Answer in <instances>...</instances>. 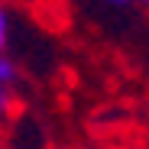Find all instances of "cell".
<instances>
[{
    "mask_svg": "<svg viewBox=\"0 0 149 149\" xmlns=\"http://www.w3.org/2000/svg\"><path fill=\"white\" fill-rule=\"evenodd\" d=\"M16 81H19V65L3 52L0 55V84H13L16 88Z\"/></svg>",
    "mask_w": 149,
    "mask_h": 149,
    "instance_id": "cell-1",
    "label": "cell"
},
{
    "mask_svg": "<svg viewBox=\"0 0 149 149\" xmlns=\"http://www.w3.org/2000/svg\"><path fill=\"white\" fill-rule=\"evenodd\" d=\"M16 110V88L13 84H0V120L10 117Z\"/></svg>",
    "mask_w": 149,
    "mask_h": 149,
    "instance_id": "cell-2",
    "label": "cell"
},
{
    "mask_svg": "<svg viewBox=\"0 0 149 149\" xmlns=\"http://www.w3.org/2000/svg\"><path fill=\"white\" fill-rule=\"evenodd\" d=\"M7 42H10V13H7L3 3H0V55L7 52Z\"/></svg>",
    "mask_w": 149,
    "mask_h": 149,
    "instance_id": "cell-3",
    "label": "cell"
},
{
    "mask_svg": "<svg viewBox=\"0 0 149 149\" xmlns=\"http://www.w3.org/2000/svg\"><path fill=\"white\" fill-rule=\"evenodd\" d=\"M107 3H110V7H130L133 0H107Z\"/></svg>",
    "mask_w": 149,
    "mask_h": 149,
    "instance_id": "cell-4",
    "label": "cell"
},
{
    "mask_svg": "<svg viewBox=\"0 0 149 149\" xmlns=\"http://www.w3.org/2000/svg\"><path fill=\"white\" fill-rule=\"evenodd\" d=\"M136 3H146V0H136Z\"/></svg>",
    "mask_w": 149,
    "mask_h": 149,
    "instance_id": "cell-5",
    "label": "cell"
}]
</instances>
